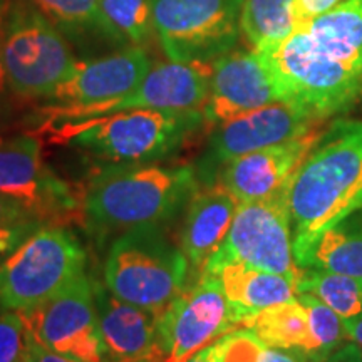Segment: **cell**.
Returning <instances> with one entry per match:
<instances>
[{
  "label": "cell",
  "instance_id": "12",
  "mask_svg": "<svg viewBox=\"0 0 362 362\" xmlns=\"http://www.w3.org/2000/svg\"><path fill=\"white\" fill-rule=\"evenodd\" d=\"M238 325L216 275L203 274L158 319L156 362H187Z\"/></svg>",
  "mask_w": 362,
  "mask_h": 362
},
{
  "label": "cell",
  "instance_id": "24",
  "mask_svg": "<svg viewBox=\"0 0 362 362\" xmlns=\"http://www.w3.org/2000/svg\"><path fill=\"white\" fill-rule=\"evenodd\" d=\"M298 292L312 293L320 298L342 317L344 322L362 315V277L304 269L297 282Z\"/></svg>",
  "mask_w": 362,
  "mask_h": 362
},
{
  "label": "cell",
  "instance_id": "2",
  "mask_svg": "<svg viewBox=\"0 0 362 362\" xmlns=\"http://www.w3.org/2000/svg\"><path fill=\"white\" fill-rule=\"evenodd\" d=\"M293 245L362 210V121H337L298 166L287 188Z\"/></svg>",
  "mask_w": 362,
  "mask_h": 362
},
{
  "label": "cell",
  "instance_id": "17",
  "mask_svg": "<svg viewBox=\"0 0 362 362\" xmlns=\"http://www.w3.org/2000/svg\"><path fill=\"white\" fill-rule=\"evenodd\" d=\"M319 129L259 149L228 161L221 168L220 183L238 203L259 202L287 192L292 176L320 138Z\"/></svg>",
  "mask_w": 362,
  "mask_h": 362
},
{
  "label": "cell",
  "instance_id": "16",
  "mask_svg": "<svg viewBox=\"0 0 362 362\" xmlns=\"http://www.w3.org/2000/svg\"><path fill=\"white\" fill-rule=\"evenodd\" d=\"M143 47H123L107 56L78 61L69 78L45 99L51 107H79L124 98L151 69Z\"/></svg>",
  "mask_w": 362,
  "mask_h": 362
},
{
  "label": "cell",
  "instance_id": "5",
  "mask_svg": "<svg viewBox=\"0 0 362 362\" xmlns=\"http://www.w3.org/2000/svg\"><path fill=\"white\" fill-rule=\"evenodd\" d=\"M0 62L17 96L47 99L78 64L71 42L30 0H7L0 25Z\"/></svg>",
  "mask_w": 362,
  "mask_h": 362
},
{
  "label": "cell",
  "instance_id": "4",
  "mask_svg": "<svg viewBox=\"0 0 362 362\" xmlns=\"http://www.w3.org/2000/svg\"><path fill=\"white\" fill-rule=\"evenodd\" d=\"M205 123L203 111L131 110L81 121L45 123L56 138L117 165L153 163L173 155Z\"/></svg>",
  "mask_w": 362,
  "mask_h": 362
},
{
  "label": "cell",
  "instance_id": "35",
  "mask_svg": "<svg viewBox=\"0 0 362 362\" xmlns=\"http://www.w3.org/2000/svg\"><path fill=\"white\" fill-rule=\"evenodd\" d=\"M307 362H362V347L351 342L342 346L336 352H332L330 356L319 357V359H309Z\"/></svg>",
  "mask_w": 362,
  "mask_h": 362
},
{
  "label": "cell",
  "instance_id": "22",
  "mask_svg": "<svg viewBox=\"0 0 362 362\" xmlns=\"http://www.w3.org/2000/svg\"><path fill=\"white\" fill-rule=\"evenodd\" d=\"M245 325L267 347L298 351L307 359L314 351L307 310L297 298L259 312Z\"/></svg>",
  "mask_w": 362,
  "mask_h": 362
},
{
  "label": "cell",
  "instance_id": "27",
  "mask_svg": "<svg viewBox=\"0 0 362 362\" xmlns=\"http://www.w3.org/2000/svg\"><path fill=\"white\" fill-rule=\"evenodd\" d=\"M297 300L305 307L312 342H314V351L309 359L330 356L342 346H346L347 342H351L342 317L330 309L327 304H324L320 298L312 293L298 292Z\"/></svg>",
  "mask_w": 362,
  "mask_h": 362
},
{
  "label": "cell",
  "instance_id": "15",
  "mask_svg": "<svg viewBox=\"0 0 362 362\" xmlns=\"http://www.w3.org/2000/svg\"><path fill=\"white\" fill-rule=\"evenodd\" d=\"M280 101L277 86L260 54L253 49H232L214 61L203 116L205 123L215 128L233 117Z\"/></svg>",
  "mask_w": 362,
  "mask_h": 362
},
{
  "label": "cell",
  "instance_id": "13",
  "mask_svg": "<svg viewBox=\"0 0 362 362\" xmlns=\"http://www.w3.org/2000/svg\"><path fill=\"white\" fill-rule=\"evenodd\" d=\"M0 193L24 205L39 221L76 210L78 202L66 181L44 163L37 136L0 139Z\"/></svg>",
  "mask_w": 362,
  "mask_h": 362
},
{
  "label": "cell",
  "instance_id": "38",
  "mask_svg": "<svg viewBox=\"0 0 362 362\" xmlns=\"http://www.w3.org/2000/svg\"><path fill=\"white\" fill-rule=\"evenodd\" d=\"M7 0H0V25H2V17H4V8H6ZM6 88V76H4L2 62H0V93Z\"/></svg>",
  "mask_w": 362,
  "mask_h": 362
},
{
  "label": "cell",
  "instance_id": "33",
  "mask_svg": "<svg viewBox=\"0 0 362 362\" xmlns=\"http://www.w3.org/2000/svg\"><path fill=\"white\" fill-rule=\"evenodd\" d=\"M29 218H34V216L30 215V211L24 205L0 193V226L17 223V221Z\"/></svg>",
  "mask_w": 362,
  "mask_h": 362
},
{
  "label": "cell",
  "instance_id": "23",
  "mask_svg": "<svg viewBox=\"0 0 362 362\" xmlns=\"http://www.w3.org/2000/svg\"><path fill=\"white\" fill-rule=\"evenodd\" d=\"M69 42L116 45L101 11V0H30Z\"/></svg>",
  "mask_w": 362,
  "mask_h": 362
},
{
  "label": "cell",
  "instance_id": "8",
  "mask_svg": "<svg viewBox=\"0 0 362 362\" xmlns=\"http://www.w3.org/2000/svg\"><path fill=\"white\" fill-rule=\"evenodd\" d=\"M245 0H153L155 34L175 62H214L242 33Z\"/></svg>",
  "mask_w": 362,
  "mask_h": 362
},
{
  "label": "cell",
  "instance_id": "18",
  "mask_svg": "<svg viewBox=\"0 0 362 362\" xmlns=\"http://www.w3.org/2000/svg\"><path fill=\"white\" fill-rule=\"evenodd\" d=\"M99 329L110 357L121 362H156L158 317L93 284Z\"/></svg>",
  "mask_w": 362,
  "mask_h": 362
},
{
  "label": "cell",
  "instance_id": "19",
  "mask_svg": "<svg viewBox=\"0 0 362 362\" xmlns=\"http://www.w3.org/2000/svg\"><path fill=\"white\" fill-rule=\"evenodd\" d=\"M188 205L181 230V252L189 269L202 275L208 260L223 243L240 203L218 181L194 192Z\"/></svg>",
  "mask_w": 362,
  "mask_h": 362
},
{
  "label": "cell",
  "instance_id": "1",
  "mask_svg": "<svg viewBox=\"0 0 362 362\" xmlns=\"http://www.w3.org/2000/svg\"><path fill=\"white\" fill-rule=\"evenodd\" d=\"M257 52L282 103L317 121L349 110L362 99V0H342Z\"/></svg>",
  "mask_w": 362,
  "mask_h": 362
},
{
  "label": "cell",
  "instance_id": "25",
  "mask_svg": "<svg viewBox=\"0 0 362 362\" xmlns=\"http://www.w3.org/2000/svg\"><path fill=\"white\" fill-rule=\"evenodd\" d=\"M292 0H245L242 8V33L253 51L279 44L293 27Z\"/></svg>",
  "mask_w": 362,
  "mask_h": 362
},
{
  "label": "cell",
  "instance_id": "29",
  "mask_svg": "<svg viewBox=\"0 0 362 362\" xmlns=\"http://www.w3.org/2000/svg\"><path fill=\"white\" fill-rule=\"evenodd\" d=\"M223 362H259L265 344L250 329L225 334L218 341Z\"/></svg>",
  "mask_w": 362,
  "mask_h": 362
},
{
  "label": "cell",
  "instance_id": "31",
  "mask_svg": "<svg viewBox=\"0 0 362 362\" xmlns=\"http://www.w3.org/2000/svg\"><path fill=\"white\" fill-rule=\"evenodd\" d=\"M341 2L342 0H292L291 13L293 27L297 29V27L314 21L315 17L322 16V13L334 8Z\"/></svg>",
  "mask_w": 362,
  "mask_h": 362
},
{
  "label": "cell",
  "instance_id": "36",
  "mask_svg": "<svg viewBox=\"0 0 362 362\" xmlns=\"http://www.w3.org/2000/svg\"><path fill=\"white\" fill-rule=\"evenodd\" d=\"M187 362H223L221 359V352L218 342H211L210 346L203 347L197 354H193Z\"/></svg>",
  "mask_w": 362,
  "mask_h": 362
},
{
  "label": "cell",
  "instance_id": "6",
  "mask_svg": "<svg viewBox=\"0 0 362 362\" xmlns=\"http://www.w3.org/2000/svg\"><path fill=\"white\" fill-rule=\"evenodd\" d=\"M189 264L160 228L121 233L107 252L104 285L117 298L160 319L185 291Z\"/></svg>",
  "mask_w": 362,
  "mask_h": 362
},
{
  "label": "cell",
  "instance_id": "20",
  "mask_svg": "<svg viewBox=\"0 0 362 362\" xmlns=\"http://www.w3.org/2000/svg\"><path fill=\"white\" fill-rule=\"evenodd\" d=\"M206 274L218 277L235 320L243 325L259 312L297 298L296 280L245 264H223Z\"/></svg>",
  "mask_w": 362,
  "mask_h": 362
},
{
  "label": "cell",
  "instance_id": "34",
  "mask_svg": "<svg viewBox=\"0 0 362 362\" xmlns=\"http://www.w3.org/2000/svg\"><path fill=\"white\" fill-rule=\"evenodd\" d=\"M259 362H307V357L298 351L280 349V347H264Z\"/></svg>",
  "mask_w": 362,
  "mask_h": 362
},
{
  "label": "cell",
  "instance_id": "14",
  "mask_svg": "<svg viewBox=\"0 0 362 362\" xmlns=\"http://www.w3.org/2000/svg\"><path fill=\"white\" fill-rule=\"evenodd\" d=\"M319 121L288 103H274L215 126L200 171L214 175L235 158L275 146L315 129Z\"/></svg>",
  "mask_w": 362,
  "mask_h": 362
},
{
  "label": "cell",
  "instance_id": "10",
  "mask_svg": "<svg viewBox=\"0 0 362 362\" xmlns=\"http://www.w3.org/2000/svg\"><path fill=\"white\" fill-rule=\"evenodd\" d=\"M17 314L27 334L47 349L83 362L110 359L99 329L93 282L86 274L44 304Z\"/></svg>",
  "mask_w": 362,
  "mask_h": 362
},
{
  "label": "cell",
  "instance_id": "37",
  "mask_svg": "<svg viewBox=\"0 0 362 362\" xmlns=\"http://www.w3.org/2000/svg\"><path fill=\"white\" fill-rule=\"evenodd\" d=\"M346 327H347V334H349L351 342H354L359 347H362V315L356 317V319L349 320V322H346Z\"/></svg>",
  "mask_w": 362,
  "mask_h": 362
},
{
  "label": "cell",
  "instance_id": "26",
  "mask_svg": "<svg viewBox=\"0 0 362 362\" xmlns=\"http://www.w3.org/2000/svg\"><path fill=\"white\" fill-rule=\"evenodd\" d=\"M101 11L117 47H143L155 34L153 0H101Z\"/></svg>",
  "mask_w": 362,
  "mask_h": 362
},
{
  "label": "cell",
  "instance_id": "32",
  "mask_svg": "<svg viewBox=\"0 0 362 362\" xmlns=\"http://www.w3.org/2000/svg\"><path fill=\"white\" fill-rule=\"evenodd\" d=\"M25 357L29 362H83L74 359V357L59 354V352H54L47 347L40 346L37 341H34L33 337L27 334V351Z\"/></svg>",
  "mask_w": 362,
  "mask_h": 362
},
{
  "label": "cell",
  "instance_id": "28",
  "mask_svg": "<svg viewBox=\"0 0 362 362\" xmlns=\"http://www.w3.org/2000/svg\"><path fill=\"white\" fill-rule=\"evenodd\" d=\"M25 351L27 330L21 315L0 307V362H17Z\"/></svg>",
  "mask_w": 362,
  "mask_h": 362
},
{
  "label": "cell",
  "instance_id": "39",
  "mask_svg": "<svg viewBox=\"0 0 362 362\" xmlns=\"http://www.w3.org/2000/svg\"><path fill=\"white\" fill-rule=\"evenodd\" d=\"M17 362H29V361H27V357L24 356V357H22V359H19Z\"/></svg>",
  "mask_w": 362,
  "mask_h": 362
},
{
  "label": "cell",
  "instance_id": "30",
  "mask_svg": "<svg viewBox=\"0 0 362 362\" xmlns=\"http://www.w3.org/2000/svg\"><path fill=\"white\" fill-rule=\"evenodd\" d=\"M42 226V221L29 218L0 226V265L19 248L27 238Z\"/></svg>",
  "mask_w": 362,
  "mask_h": 362
},
{
  "label": "cell",
  "instance_id": "7",
  "mask_svg": "<svg viewBox=\"0 0 362 362\" xmlns=\"http://www.w3.org/2000/svg\"><path fill=\"white\" fill-rule=\"evenodd\" d=\"M86 252L62 226H40L0 265V307L22 312L57 296L86 272Z\"/></svg>",
  "mask_w": 362,
  "mask_h": 362
},
{
  "label": "cell",
  "instance_id": "3",
  "mask_svg": "<svg viewBox=\"0 0 362 362\" xmlns=\"http://www.w3.org/2000/svg\"><path fill=\"white\" fill-rule=\"evenodd\" d=\"M197 183L189 166L112 165L90 180L86 215L99 233L160 228L192 200Z\"/></svg>",
  "mask_w": 362,
  "mask_h": 362
},
{
  "label": "cell",
  "instance_id": "9",
  "mask_svg": "<svg viewBox=\"0 0 362 362\" xmlns=\"http://www.w3.org/2000/svg\"><path fill=\"white\" fill-rule=\"evenodd\" d=\"M233 262L298 282L302 269L293 255L287 192L267 200L240 203L223 243L202 274Z\"/></svg>",
  "mask_w": 362,
  "mask_h": 362
},
{
  "label": "cell",
  "instance_id": "21",
  "mask_svg": "<svg viewBox=\"0 0 362 362\" xmlns=\"http://www.w3.org/2000/svg\"><path fill=\"white\" fill-rule=\"evenodd\" d=\"M298 269L362 277V210L293 245Z\"/></svg>",
  "mask_w": 362,
  "mask_h": 362
},
{
  "label": "cell",
  "instance_id": "11",
  "mask_svg": "<svg viewBox=\"0 0 362 362\" xmlns=\"http://www.w3.org/2000/svg\"><path fill=\"white\" fill-rule=\"evenodd\" d=\"M214 62H161L153 66L138 88L116 101L79 107H51L44 112L51 121H81L131 110L203 111L210 93Z\"/></svg>",
  "mask_w": 362,
  "mask_h": 362
}]
</instances>
